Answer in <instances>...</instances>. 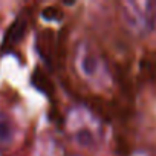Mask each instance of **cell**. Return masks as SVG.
I'll list each match as a JSON object with an SVG mask.
<instances>
[{
	"instance_id": "1",
	"label": "cell",
	"mask_w": 156,
	"mask_h": 156,
	"mask_svg": "<svg viewBox=\"0 0 156 156\" xmlns=\"http://www.w3.org/2000/svg\"><path fill=\"white\" fill-rule=\"evenodd\" d=\"M75 67L86 80L90 81L101 80V72H103L101 58L97 54V51L84 40L78 43L75 49Z\"/></svg>"
},
{
	"instance_id": "2",
	"label": "cell",
	"mask_w": 156,
	"mask_h": 156,
	"mask_svg": "<svg viewBox=\"0 0 156 156\" xmlns=\"http://www.w3.org/2000/svg\"><path fill=\"white\" fill-rule=\"evenodd\" d=\"M26 28H28L26 20L23 17H17L12 22V25L8 28V31L5 32V38H3L2 48L5 51H8V49H12L14 46H17L22 41V38H23V35L26 32Z\"/></svg>"
},
{
	"instance_id": "3",
	"label": "cell",
	"mask_w": 156,
	"mask_h": 156,
	"mask_svg": "<svg viewBox=\"0 0 156 156\" xmlns=\"http://www.w3.org/2000/svg\"><path fill=\"white\" fill-rule=\"evenodd\" d=\"M52 32L51 31H44L41 32V35L38 37V43H37V49L40 52V55L46 60V63L51 66L52 64V54H54V38H52Z\"/></svg>"
},
{
	"instance_id": "4",
	"label": "cell",
	"mask_w": 156,
	"mask_h": 156,
	"mask_svg": "<svg viewBox=\"0 0 156 156\" xmlns=\"http://www.w3.org/2000/svg\"><path fill=\"white\" fill-rule=\"evenodd\" d=\"M12 138H14V130L11 119L5 113H0V150L8 148V145L12 142Z\"/></svg>"
},
{
	"instance_id": "5",
	"label": "cell",
	"mask_w": 156,
	"mask_h": 156,
	"mask_svg": "<svg viewBox=\"0 0 156 156\" xmlns=\"http://www.w3.org/2000/svg\"><path fill=\"white\" fill-rule=\"evenodd\" d=\"M32 84L35 86V89H38V90L43 92V94L52 92V84H51V81H49V78H48L40 69H37V70L34 72V75H32Z\"/></svg>"
},
{
	"instance_id": "6",
	"label": "cell",
	"mask_w": 156,
	"mask_h": 156,
	"mask_svg": "<svg viewBox=\"0 0 156 156\" xmlns=\"http://www.w3.org/2000/svg\"><path fill=\"white\" fill-rule=\"evenodd\" d=\"M43 17L48 19V20H57V19L60 17V14L57 12L55 8H46V9L43 11Z\"/></svg>"
}]
</instances>
